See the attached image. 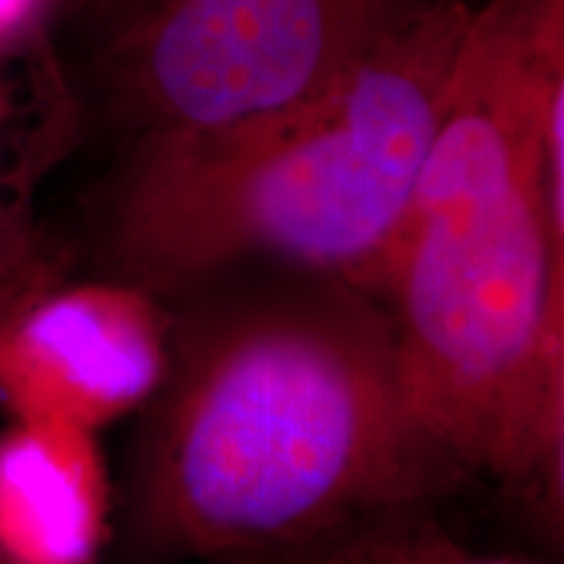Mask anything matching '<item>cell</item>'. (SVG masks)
<instances>
[{"label": "cell", "mask_w": 564, "mask_h": 564, "mask_svg": "<svg viewBox=\"0 0 564 564\" xmlns=\"http://www.w3.org/2000/svg\"><path fill=\"white\" fill-rule=\"evenodd\" d=\"M564 0L476 3L379 301L423 442L562 514L564 192L546 121Z\"/></svg>", "instance_id": "cell-2"}, {"label": "cell", "mask_w": 564, "mask_h": 564, "mask_svg": "<svg viewBox=\"0 0 564 564\" xmlns=\"http://www.w3.org/2000/svg\"><path fill=\"white\" fill-rule=\"evenodd\" d=\"M84 429L26 421L0 442V556L95 564L100 499Z\"/></svg>", "instance_id": "cell-6"}, {"label": "cell", "mask_w": 564, "mask_h": 564, "mask_svg": "<svg viewBox=\"0 0 564 564\" xmlns=\"http://www.w3.org/2000/svg\"><path fill=\"white\" fill-rule=\"evenodd\" d=\"M165 306V373L139 408L123 476L141 554L288 564L457 481L415 426L373 293L246 267Z\"/></svg>", "instance_id": "cell-1"}, {"label": "cell", "mask_w": 564, "mask_h": 564, "mask_svg": "<svg viewBox=\"0 0 564 564\" xmlns=\"http://www.w3.org/2000/svg\"><path fill=\"white\" fill-rule=\"evenodd\" d=\"M0 564H9V562H6V560H3V556H0Z\"/></svg>", "instance_id": "cell-12"}, {"label": "cell", "mask_w": 564, "mask_h": 564, "mask_svg": "<svg viewBox=\"0 0 564 564\" xmlns=\"http://www.w3.org/2000/svg\"><path fill=\"white\" fill-rule=\"evenodd\" d=\"M171 314L162 301L97 278L58 280L17 314L3 350V398L26 421L89 432L139 411L162 382Z\"/></svg>", "instance_id": "cell-5"}, {"label": "cell", "mask_w": 564, "mask_h": 564, "mask_svg": "<svg viewBox=\"0 0 564 564\" xmlns=\"http://www.w3.org/2000/svg\"><path fill=\"white\" fill-rule=\"evenodd\" d=\"M40 42L0 55V274L45 249L32 228V186L76 126V100L61 74L21 100L17 68Z\"/></svg>", "instance_id": "cell-7"}, {"label": "cell", "mask_w": 564, "mask_h": 564, "mask_svg": "<svg viewBox=\"0 0 564 564\" xmlns=\"http://www.w3.org/2000/svg\"><path fill=\"white\" fill-rule=\"evenodd\" d=\"M288 564H541L481 554L457 541L432 502H405L371 514Z\"/></svg>", "instance_id": "cell-8"}, {"label": "cell", "mask_w": 564, "mask_h": 564, "mask_svg": "<svg viewBox=\"0 0 564 564\" xmlns=\"http://www.w3.org/2000/svg\"><path fill=\"white\" fill-rule=\"evenodd\" d=\"M470 3H481V0H470Z\"/></svg>", "instance_id": "cell-13"}, {"label": "cell", "mask_w": 564, "mask_h": 564, "mask_svg": "<svg viewBox=\"0 0 564 564\" xmlns=\"http://www.w3.org/2000/svg\"><path fill=\"white\" fill-rule=\"evenodd\" d=\"M51 0H0V55L47 37Z\"/></svg>", "instance_id": "cell-11"}, {"label": "cell", "mask_w": 564, "mask_h": 564, "mask_svg": "<svg viewBox=\"0 0 564 564\" xmlns=\"http://www.w3.org/2000/svg\"><path fill=\"white\" fill-rule=\"evenodd\" d=\"M58 280H63L61 264L47 249H42L37 257H32L17 270L0 274V398H3V350L11 324L34 295Z\"/></svg>", "instance_id": "cell-10"}, {"label": "cell", "mask_w": 564, "mask_h": 564, "mask_svg": "<svg viewBox=\"0 0 564 564\" xmlns=\"http://www.w3.org/2000/svg\"><path fill=\"white\" fill-rule=\"evenodd\" d=\"M152 0H51L47 26L63 24L68 30H79L100 45L110 34L123 30L131 19H137Z\"/></svg>", "instance_id": "cell-9"}, {"label": "cell", "mask_w": 564, "mask_h": 564, "mask_svg": "<svg viewBox=\"0 0 564 564\" xmlns=\"http://www.w3.org/2000/svg\"><path fill=\"white\" fill-rule=\"evenodd\" d=\"M474 9L436 0L291 108L126 141L91 220L97 278L167 303L291 267L379 299Z\"/></svg>", "instance_id": "cell-3"}, {"label": "cell", "mask_w": 564, "mask_h": 564, "mask_svg": "<svg viewBox=\"0 0 564 564\" xmlns=\"http://www.w3.org/2000/svg\"><path fill=\"white\" fill-rule=\"evenodd\" d=\"M436 0H152L91 55L126 141L215 129L319 95Z\"/></svg>", "instance_id": "cell-4"}]
</instances>
